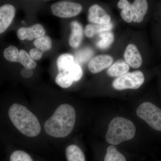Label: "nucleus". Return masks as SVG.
<instances>
[{
  "label": "nucleus",
  "instance_id": "f257e3e1",
  "mask_svg": "<svg viewBox=\"0 0 161 161\" xmlns=\"http://www.w3.org/2000/svg\"><path fill=\"white\" fill-rule=\"evenodd\" d=\"M76 112L74 107L63 104L58 107L53 115L45 122L44 130L48 135L63 138L70 134L75 127Z\"/></svg>",
  "mask_w": 161,
  "mask_h": 161
},
{
  "label": "nucleus",
  "instance_id": "f03ea898",
  "mask_svg": "<svg viewBox=\"0 0 161 161\" xmlns=\"http://www.w3.org/2000/svg\"><path fill=\"white\" fill-rule=\"evenodd\" d=\"M8 114L14 126L24 135L35 137L40 133L41 126L39 120L26 107L14 103L9 108Z\"/></svg>",
  "mask_w": 161,
  "mask_h": 161
},
{
  "label": "nucleus",
  "instance_id": "7ed1b4c3",
  "mask_svg": "<svg viewBox=\"0 0 161 161\" xmlns=\"http://www.w3.org/2000/svg\"><path fill=\"white\" fill-rule=\"evenodd\" d=\"M136 131L135 125L131 120L124 117H115L109 125L106 140L111 145H119L133 138Z\"/></svg>",
  "mask_w": 161,
  "mask_h": 161
},
{
  "label": "nucleus",
  "instance_id": "20e7f679",
  "mask_svg": "<svg viewBox=\"0 0 161 161\" xmlns=\"http://www.w3.org/2000/svg\"><path fill=\"white\" fill-rule=\"evenodd\" d=\"M136 115L151 128L161 131V109L153 103L145 102L137 108Z\"/></svg>",
  "mask_w": 161,
  "mask_h": 161
},
{
  "label": "nucleus",
  "instance_id": "39448f33",
  "mask_svg": "<svg viewBox=\"0 0 161 161\" xmlns=\"http://www.w3.org/2000/svg\"><path fill=\"white\" fill-rule=\"evenodd\" d=\"M145 81L143 73L141 71L127 73L119 76L112 82V86L117 90L137 89Z\"/></svg>",
  "mask_w": 161,
  "mask_h": 161
},
{
  "label": "nucleus",
  "instance_id": "423d86ee",
  "mask_svg": "<svg viewBox=\"0 0 161 161\" xmlns=\"http://www.w3.org/2000/svg\"><path fill=\"white\" fill-rule=\"evenodd\" d=\"M52 13L61 18L73 17L78 15L82 9V6L78 3L61 1L54 3L51 6Z\"/></svg>",
  "mask_w": 161,
  "mask_h": 161
},
{
  "label": "nucleus",
  "instance_id": "0eeeda50",
  "mask_svg": "<svg viewBox=\"0 0 161 161\" xmlns=\"http://www.w3.org/2000/svg\"><path fill=\"white\" fill-rule=\"evenodd\" d=\"M16 13L15 7L10 3L0 5V36L5 33L11 26Z\"/></svg>",
  "mask_w": 161,
  "mask_h": 161
},
{
  "label": "nucleus",
  "instance_id": "6e6552de",
  "mask_svg": "<svg viewBox=\"0 0 161 161\" xmlns=\"http://www.w3.org/2000/svg\"><path fill=\"white\" fill-rule=\"evenodd\" d=\"M46 31L40 24H34L30 27H20L17 31V36L21 40H33L45 36Z\"/></svg>",
  "mask_w": 161,
  "mask_h": 161
},
{
  "label": "nucleus",
  "instance_id": "1a4fd4ad",
  "mask_svg": "<svg viewBox=\"0 0 161 161\" xmlns=\"http://www.w3.org/2000/svg\"><path fill=\"white\" fill-rule=\"evenodd\" d=\"M111 18L101 6L97 4L92 5L88 10V20L93 24H107L111 22Z\"/></svg>",
  "mask_w": 161,
  "mask_h": 161
},
{
  "label": "nucleus",
  "instance_id": "9d476101",
  "mask_svg": "<svg viewBox=\"0 0 161 161\" xmlns=\"http://www.w3.org/2000/svg\"><path fill=\"white\" fill-rule=\"evenodd\" d=\"M113 61V58L109 55H98L90 60L88 69L93 74H97L110 66Z\"/></svg>",
  "mask_w": 161,
  "mask_h": 161
},
{
  "label": "nucleus",
  "instance_id": "9b49d317",
  "mask_svg": "<svg viewBox=\"0 0 161 161\" xmlns=\"http://www.w3.org/2000/svg\"><path fill=\"white\" fill-rule=\"evenodd\" d=\"M128 65L133 68L138 69L142 64V58L138 48L134 44H130L127 47L124 55Z\"/></svg>",
  "mask_w": 161,
  "mask_h": 161
},
{
  "label": "nucleus",
  "instance_id": "f8f14e48",
  "mask_svg": "<svg viewBox=\"0 0 161 161\" xmlns=\"http://www.w3.org/2000/svg\"><path fill=\"white\" fill-rule=\"evenodd\" d=\"M71 34L69 43L73 48H77L81 43L83 39L84 31L83 27L79 22L74 21L70 23Z\"/></svg>",
  "mask_w": 161,
  "mask_h": 161
},
{
  "label": "nucleus",
  "instance_id": "ddd939ff",
  "mask_svg": "<svg viewBox=\"0 0 161 161\" xmlns=\"http://www.w3.org/2000/svg\"><path fill=\"white\" fill-rule=\"evenodd\" d=\"M148 9V2L146 0H136L132 4V21L141 23L144 19Z\"/></svg>",
  "mask_w": 161,
  "mask_h": 161
},
{
  "label": "nucleus",
  "instance_id": "4468645a",
  "mask_svg": "<svg viewBox=\"0 0 161 161\" xmlns=\"http://www.w3.org/2000/svg\"><path fill=\"white\" fill-rule=\"evenodd\" d=\"M113 27V24L111 23L107 24H88L86 26L84 33L87 37L92 38L98 33L110 31Z\"/></svg>",
  "mask_w": 161,
  "mask_h": 161
},
{
  "label": "nucleus",
  "instance_id": "2eb2a0df",
  "mask_svg": "<svg viewBox=\"0 0 161 161\" xmlns=\"http://www.w3.org/2000/svg\"><path fill=\"white\" fill-rule=\"evenodd\" d=\"M130 69V66L126 62L123 60L116 61L107 70L109 76L112 77H119L128 73Z\"/></svg>",
  "mask_w": 161,
  "mask_h": 161
},
{
  "label": "nucleus",
  "instance_id": "dca6fc26",
  "mask_svg": "<svg viewBox=\"0 0 161 161\" xmlns=\"http://www.w3.org/2000/svg\"><path fill=\"white\" fill-rule=\"evenodd\" d=\"M3 59L9 63H19V50L13 45H8L2 52Z\"/></svg>",
  "mask_w": 161,
  "mask_h": 161
},
{
  "label": "nucleus",
  "instance_id": "f3484780",
  "mask_svg": "<svg viewBox=\"0 0 161 161\" xmlns=\"http://www.w3.org/2000/svg\"><path fill=\"white\" fill-rule=\"evenodd\" d=\"M75 63L73 55L64 53L60 55L57 60V65L59 73H65Z\"/></svg>",
  "mask_w": 161,
  "mask_h": 161
},
{
  "label": "nucleus",
  "instance_id": "a211bd4d",
  "mask_svg": "<svg viewBox=\"0 0 161 161\" xmlns=\"http://www.w3.org/2000/svg\"><path fill=\"white\" fill-rule=\"evenodd\" d=\"M66 156L68 161H86L82 150L75 145H70L67 148Z\"/></svg>",
  "mask_w": 161,
  "mask_h": 161
},
{
  "label": "nucleus",
  "instance_id": "6ab92c4d",
  "mask_svg": "<svg viewBox=\"0 0 161 161\" xmlns=\"http://www.w3.org/2000/svg\"><path fill=\"white\" fill-rule=\"evenodd\" d=\"M117 6L119 8L122 9L121 16L124 21L128 23L132 21V4L127 0L119 1Z\"/></svg>",
  "mask_w": 161,
  "mask_h": 161
},
{
  "label": "nucleus",
  "instance_id": "aec40b11",
  "mask_svg": "<svg viewBox=\"0 0 161 161\" xmlns=\"http://www.w3.org/2000/svg\"><path fill=\"white\" fill-rule=\"evenodd\" d=\"M101 40L97 43V46L101 49L108 48L114 41V36L112 31H107L100 33Z\"/></svg>",
  "mask_w": 161,
  "mask_h": 161
},
{
  "label": "nucleus",
  "instance_id": "412c9836",
  "mask_svg": "<svg viewBox=\"0 0 161 161\" xmlns=\"http://www.w3.org/2000/svg\"><path fill=\"white\" fill-rule=\"evenodd\" d=\"M104 161H126V159L114 146H110L107 149Z\"/></svg>",
  "mask_w": 161,
  "mask_h": 161
},
{
  "label": "nucleus",
  "instance_id": "4be33fe9",
  "mask_svg": "<svg viewBox=\"0 0 161 161\" xmlns=\"http://www.w3.org/2000/svg\"><path fill=\"white\" fill-rule=\"evenodd\" d=\"M33 44L36 48L40 50L43 53L49 50L52 47L51 39L47 36H44L36 39L34 41Z\"/></svg>",
  "mask_w": 161,
  "mask_h": 161
},
{
  "label": "nucleus",
  "instance_id": "5701e85b",
  "mask_svg": "<svg viewBox=\"0 0 161 161\" xmlns=\"http://www.w3.org/2000/svg\"><path fill=\"white\" fill-rule=\"evenodd\" d=\"M25 68L34 69L36 66V63L32 59L29 54L23 49L19 50V62Z\"/></svg>",
  "mask_w": 161,
  "mask_h": 161
},
{
  "label": "nucleus",
  "instance_id": "b1692460",
  "mask_svg": "<svg viewBox=\"0 0 161 161\" xmlns=\"http://www.w3.org/2000/svg\"><path fill=\"white\" fill-rule=\"evenodd\" d=\"M64 73H65L68 75L71 78L73 81H78L83 75V71L81 67L78 64L75 63L66 72Z\"/></svg>",
  "mask_w": 161,
  "mask_h": 161
},
{
  "label": "nucleus",
  "instance_id": "393cba45",
  "mask_svg": "<svg viewBox=\"0 0 161 161\" xmlns=\"http://www.w3.org/2000/svg\"><path fill=\"white\" fill-rule=\"evenodd\" d=\"M56 83L61 87L67 88L72 85L73 80L65 73H59L55 79Z\"/></svg>",
  "mask_w": 161,
  "mask_h": 161
},
{
  "label": "nucleus",
  "instance_id": "a878e982",
  "mask_svg": "<svg viewBox=\"0 0 161 161\" xmlns=\"http://www.w3.org/2000/svg\"><path fill=\"white\" fill-rule=\"evenodd\" d=\"M10 161H33L26 152L22 150H16L12 153L10 157Z\"/></svg>",
  "mask_w": 161,
  "mask_h": 161
},
{
  "label": "nucleus",
  "instance_id": "bb28decb",
  "mask_svg": "<svg viewBox=\"0 0 161 161\" xmlns=\"http://www.w3.org/2000/svg\"><path fill=\"white\" fill-rule=\"evenodd\" d=\"M43 53L37 48H32L29 51V55L33 60H39L43 56Z\"/></svg>",
  "mask_w": 161,
  "mask_h": 161
},
{
  "label": "nucleus",
  "instance_id": "cd10ccee",
  "mask_svg": "<svg viewBox=\"0 0 161 161\" xmlns=\"http://www.w3.org/2000/svg\"><path fill=\"white\" fill-rule=\"evenodd\" d=\"M33 75V72L31 69H23L21 71V75L23 78H28L31 77Z\"/></svg>",
  "mask_w": 161,
  "mask_h": 161
}]
</instances>
